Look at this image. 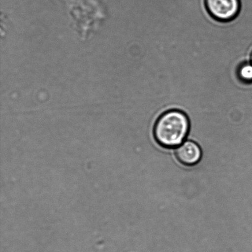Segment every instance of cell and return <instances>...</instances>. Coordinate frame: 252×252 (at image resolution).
Instances as JSON below:
<instances>
[{
    "instance_id": "1",
    "label": "cell",
    "mask_w": 252,
    "mask_h": 252,
    "mask_svg": "<svg viewBox=\"0 0 252 252\" xmlns=\"http://www.w3.org/2000/svg\"><path fill=\"white\" fill-rule=\"evenodd\" d=\"M191 130V123L186 113L170 110L158 118L153 127V135L160 147L177 148L186 140Z\"/></svg>"
},
{
    "instance_id": "2",
    "label": "cell",
    "mask_w": 252,
    "mask_h": 252,
    "mask_svg": "<svg viewBox=\"0 0 252 252\" xmlns=\"http://www.w3.org/2000/svg\"><path fill=\"white\" fill-rule=\"evenodd\" d=\"M204 4L210 16L221 22L234 21L241 9V0H204Z\"/></svg>"
},
{
    "instance_id": "3",
    "label": "cell",
    "mask_w": 252,
    "mask_h": 252,
    "mask_svg": "<svg viewBox=\"0 0 252 252\" xmlns=\"http://www.w3.org/2000/svg\"><path fill=\"white\" fill-rule=\"evenodd\" d=\"M175 154L180 163L189 167L196 165L202 157L201 148L192 140H185L177 148Z\"/></svg>"
},
{
    "instance_id": "4",
    "label": "cell",
    "mask_w": 252,
    "mask_h": 252,
    "mask_svg": "<svg viewBox=\"0 0 252 252\" xmlns=\"http://www.w3.org/2000/svg\"><path fill=\"white\" fill-rule=\"evenodd\" d=\"M237 76L239 81L245 85L252 84V63H242L237 70Z\"/></svg>"
},
{
    "instance_id": "5",
    "label": "cell",
    "mask_w": 252,
    "mask_h": 252,
    "mask_svg": "<svg viewBox=\"0 0 252 252\" xmlns=\"http://www.w3.org/2000/svg\"><path fill=\"white\" fill-rule=\"evenodd\" d=\"M146 26H147V19H146ZM147 40H148V34H147ZM148 49H149V46H148ZM149 54H150V50H149ZM150 61H151V58H150ZM151 63H152V61H151ZM152 70H153V67H152ZM153 74H154V73H153Z\"/></svg>"
},
{
    "instance_id": "6",
    "label": "cell",
    "mask_w": 252,
    "mask_h": 252,
    "mask_svg": "<svg viewBox=\"0 0 252 252\" xmlns=\"http://www.w3.org/2000/svg\"><path fill=\"white\" fill-rule=\"evenodd\" d=\"M147 33H148V29H147ZM148 44H149V42H148ZM149 49H150V47H149ZM150 56H151V54H150ZM151 59H152V62H153L152 60H154V59H153L152 58V56H151ZM153 61H155V60Z\"/></svg>"
},
{
    "instance_id": "7",
    "label": "cell",
    "mask_w": 252,
    "mask_h": 252,
    "mask_svg": "<svg viewBox=\"0 0 252 252\" xmlns=\"http://www.w3.org/2000/svg\"><path fill=\"white\" fill-rule=\"evenodd\" d=\"M146 38H147V36H146ZM147 48H148V46H147ZM148 56H149V54H148ZM149 60H150V58H149ZM150 66H151V65H150ZM151 70H152V68H151ZM152 76H153V75H152ZM153 84H154V82H153ZM154 87H155V85H154ZM155 93H156V92H155Z\"/></svg>"
},
{
    "instance_id": "8",
    "label": "cell",
    "mask_w": 252,
    "mask_h": 252,
    "mask_svg": "<svg viewBox=\"0 0 252 252\" xmlns=\"http://www.w3.org/2000/svg\"><path fill=\"white\" fill-rule=\"evenodd\" d=\"M251 63H252V53L251 54Z\"/></svg>"
}]
</instances>
